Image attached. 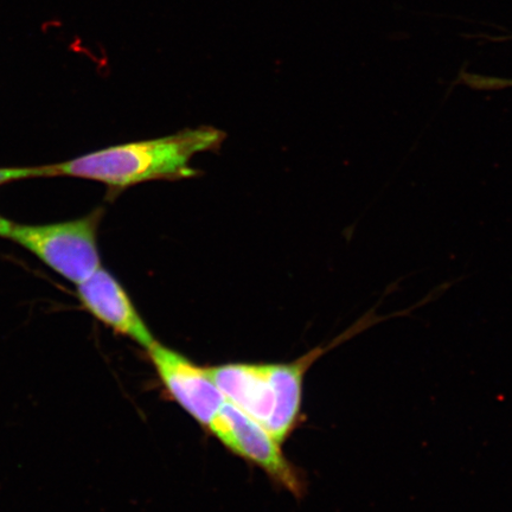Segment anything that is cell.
Segmentation results:
<instances>
[{
	"label": "cell",
	"mask_w": 512,
	"mask_h": 512,
	"mask_svg": "<svg viewBox=\"0 0 512 512\" xmlns=\"http://www.w3.org/2000/svg\"><path fill=\"white\" fill-rule=\"evenodd\" d=\"M381 322L371 310L329 344L287 363H227L207 368L224 398L283 444L302 421L307 371L325 354Z\"/></svg>",
	"instance_id": "cell-1"
},
{
	"label": "cell",
	"mask_w": 512,
	"mask_h": 512,
	"mask_svg": "<svg viewBox=\"0 0 512 512\" xmlns=\"http://www.w3.org/2000/svg\"><path fill=\"white\" fill-rule=\"evenodd\" d=\"M226 138V132L213 126L187 128L166 137L106 147L67 162L44 165V169L47 177H75L105 184L114 197L134 185L197 176L192 158L220 150Z\"/></svg>",
	"instance_id": "cell-2"
},
{
	"label": "cell",
	"mask_w": 512,
	"mask_h": 512,
	"mask_svg": "<svg viewBox=\"0 0 512 512\" xmlns=\"http://www.w3.org/2000/svg\"><path fill=\"white\" fill-rule=\"evenodd\" d=\"M105 210L72 221L16 224L9 239L37 256L70 283L79 285L101 267L98 232Z\"/></svg>",
	"instance_id": "cell-3"
},
{
	"label": "cell",
	"mask_w": 512,
	"mask_h": 512,
	"mask_svg": "<svg viewBox=\"0 0 512 512\" xmlns=\"http://www.w3.org/2000/svg\"><path fill=\"white\" fill-rule=\"evenodd\" d=\"M207 430L230 452L260 467L275 483L296 497L303 496L302 472L286 458L281 444L232 403L226 402Z\"/></svg>",
	"instance_id": "cell-4"
},
{
	"label": "cell",
	"mask_w": 512,
	"mask_h": 512,
	"mask_svg": "<svg viewBox=\"0 0 512 512\" xmlns=\"http://www.w3.org/2000/svg\"><path fill=\"white\" fill-rule=\"evenodd\" d=\"M146 351L172 400L198 424L208 428L227 402L208 369L158 341Z\"/></svg>",
	"instance_id": "cell-5"
},
{
	"label": "cell",
	"mask_w": 512,
	"mask_h": 512,
	"mask_svg": "<svg viewBox=\"0 0 512 512\" xmlns=\"http://www.w3.org/2000/svg\"><path fill=\"white\" fill-rule=\"evenodd\" d=\"M76 294L83 309L115 334L131 339L145 350L157 342L124 286L105 268L100 267L82 281Z\"/></svg>",
	"instance_id": "cell-6"
},
{
	"label": "cell",
	"mask_w": 512,
	"mask_h": 512,
	"mask_svg": "<svg viewBox=\"0 0 512 512\" xmlns=\"http://www.w3.org/2000/svg\"><path fill=\"white\" fill-rule=\"evenodd\" d=\"M46 177V169L43 166L35 168H2L0 169V185L21 181L27 178Z\"/></svg>",
	"instance_id": "cell-7"
},
{
	"label": "cell",
	"mask_w": 512,
	"mask_h": 512,
	"mask_svg": "<svg viewBox=\"0 0 512 512\" xmlns=\"http://www.w3.org/2000/svg\"><path fill=\"white\" fill-rule=\"evenodd\" d=\"M14 226V222L5 219L4 216L0 215V238H8L11 232V228Z\"/></svg>",
	"instance_id": "cell-8"
}]
</instances>
